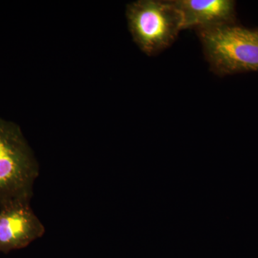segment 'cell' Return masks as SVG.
<instances>
[{"label": "cell", "instance_id": "1", "mask_svg": "<svg viewBox=\"0 0 258 258\" xmlns=\"http://www.w3.org/2000/svg\"><path fill=\"white\" fill-rule=\"evenodd\" d=\"M198 31L214 73L223 76L258 72V31L232 23Z\"/></svg>", "mask_w": 258, "mask_h": 258}, {"label": "cell", "instance_id": "2", "mask_svg": "<svg viewBox=\"0 0 258 258\" xmlns=\"http://www.w3.org/2000/svg\"><path fill=\"white\" fill-rule=\"evenodd\" d=\"M38 165L21 128L0 118V207L13 200L30 201Z\"/></svg>", "mask_w": 258, "mask_h": 258}, {"label": "cell", "instance_id": "3", "mask_svg": "<svg viewBox=\"0 0 258 258\" xmlns=\"http://www.w3.org/2000/svg\"><path fill=\"white\" fill-rule=\"evenodd\" d=\"M125 16L134 41L148 55L170 46L184 30L174 0H138L127 5Z\"/></svg>", "mask_w": 258, "mask_h": 258}, {"label": "cell", "instance_id": "4", "mask_svg": "<svg viewBox=\"0 0 258 258\" xmlns=\"http://www.w3.org/2000/svg\"><path fill=\"white\" fill-rule=\"evenodd\" d=\"M29 200H13L0 207V252L24 248L45 233Z\"/></svg>", "mask_w": 258, "mask_h": 258}, {"label": "cell", "instance_id": "5", "mask_svg": "<svg viewBox=\"0 0 258 258\" xmlns=\"http://www.w3.org/2000/svg\"><path fill=\"white\" fill-rule=\"evenodd\" d=\"M182 18L183 29L198 30L231 24L235 2L231 0H174Z\"/></svg>", "mask_w": 258, "mask_h": 258}]
</instances>
